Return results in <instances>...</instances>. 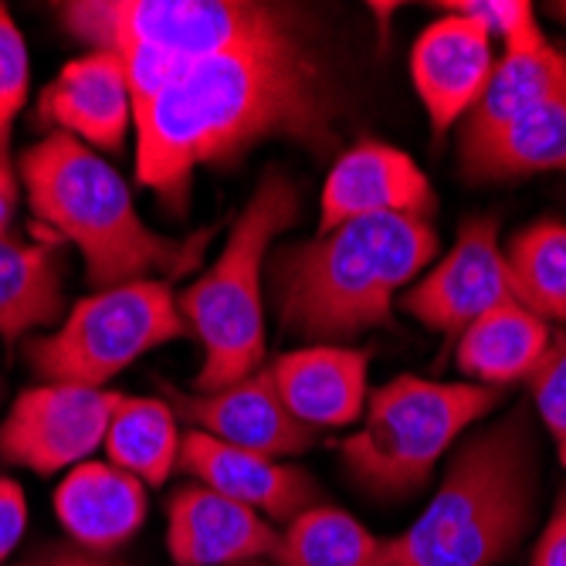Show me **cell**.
Wrapping results in <instances>:
<instances>
[{
    "instance_id": "cell-8",
    "label": "cell",
    "mask_w": 566,
    "mask_h": 566,
    "mask_svg": "<svg viewBox=\"0 0 566 566\" xmlns=\"http://www.w3.org/2000/svg\"><path fill=\"white\" fill-rule=\"evenodd\" d=\"M187 336L190 329L170 282L146 279L85 295L48 336L31 339L24 353L44 384L106 390L139 356Z\"/></svg>"
},
{
    "instance_id": "cell-10",
    "label": "cell",
    "mask_w": 566,
    "mask_h": 566,
    "mask_svg": "<svg viewBox=\"0 0 566 566\" xmlns=\"http://www.w3.org/2000/svg\"><path fill=\"white\" fill-rule=\"evenodd\" d=\"M509 298H516V285L499 244V224L492 218H472L441 262L400 295V308L434 333L461 336Z\"/></svg>"
},
{
    "instance_id": "cell-33",
    "label": "cell",
    "mask_w": 566,
    "mask_h": 566,
    "mask_svg": "<svg viewBox=\"0 0 566 566\" xmlns=\"http://www.w3.org/2000/svg\"><path fill=\"white\" fill-rule=\"evenodd\" d=\"M0 397H4V380H0Z\"/></svg>"
},
{
    "instance_id": "cell-30",
    "label": "cell",
    "mask_w": 566,
    "mask_h": 566,
    "mask_svg": "<svg viewBox=\"0 0 566 566\" xmlns=\"http://www.w3.org/2000/svg\"><path fill=\"white\" fill-rule=\"evenodd\" d=\"M530 566H566V492L556 505V512L549 516L536 549H533V563Z\"/></svg>"
},
{
    "instance_id": "cell-15",
    "label": "cell",
    "mask_w": 566,
    "mask_h": 566,
    "mask_svg": "<svg viewBox=\"0 0 566 566\" xmlns=\"http://www.w3.org/2000/svg\"><path fill=\"white\" fill-rule=\"evenodd\" d=\"M197 485H208L248 509H254L269 523H292L298 512L316 505L319 489L302 469L282 465L279 458L231 448L200 431L180 438V465Z\"/></svg>"
},
{
    "instance_id": "cell-2",
    "label": "cell",
    "mask_w": 566,
    "mask_h": 566,
    "mask_svg": "<svg viewBox=\"0 0 566 566\" xmlns=\"http://www.w3.org/2000/svg\"><path fill=\"white\" fill-rule=\"evenodd\" d=\"M434 254L438 231L410 214L349 221L285 244L269 265L279 323L292 336L333 346L387 326L397 295Z\"/></svg>"
},
{
    "instance_id": "cell-12",
    "label": "cell",
    "mask_w": 566,
    "mask_h": 566,
    "mask_svg": "<svg viewBox=\"0 0 566 566\" xmlns=\"http://www.w3.org/2000/svg\"><path fill=\"white\" fill-rule=\"evenodd\" d=\"M434 208V187L410 153L387 143H359L333 164L323 184L319 231L387 214L431 218Z\"/></svg>"
},
{
    "instance_id": "cell-5",
    "label": "cell",
    "mask_w": 566,
    "mask_h": 566,
    "mask_svg": "<svg viewBox=\"0 0 566 566\" xmlns=\"http://www.w3.org/2000/svg\"><path fill=\"white\" fill-rule=\"evenodd\" d=\"M298 211V187L269 170L211 269L177 295L187 329L203 346V364L193 377L197 394L224 390L265 367V265Z\"/></svg>"
},
{
    "instance_id": "cell-29",
    "label": "cell",
    "mask_w": 566,
    "mask_h": 566,
    "mask_svg": "<svg viewBox=\"0 0 566 566\" xmlns=\"http://www.w3.org/2000/svg\"><path fill=\"white\" fill-rule=\"evenodd\" d=\"M28 530V499L14 479H0V566L18 549Z\"/></svg>"
},
{
    "instance_id": "cell-31",
    "label": "cell",
    "mask_w": 566,
    "mask_h": 566,
    "mask_svg": "<svg viewBox=\"0 0 566 566\" xmlns=\"http://www.w3.org/2000/svg\"><path fill=\"white\" fill-rule=\"evenodd\" d=\"M44 566H116L113 559H106L102 553H88V549H59L55 556H48Z\"/></svg>"
},
{
    "instance_id": "cell-18",
    "label": "cell",
    "mask_w": 566,
    "mask_h": 566,
    "mask_svg": "<svg viewBox=\"0 0 566 566\" xmlns=\"http://www.w3.org/2000/svg\"><path fill=\"white\" fill-rule=\"evenodd\" d=\"M41 119L88 149L119 153L133 126V95L123 59L113 51H88L72 59L41 92Z\"/></svg>"
},
{
    "instance_id": "cell-3",
    "label": "cell",
    "mask_w": 566,
    "mask_h": 566,
    "mask_svg": "<svg viewBox=\"0 0 566 566\" xmlns=\"http://www.w3.org/2000/svg\"><path fill=\"white\" fill-rule=\"evenodd\" d=\"M18 174L34 218L82 254L95 292L146 279H184L200 265L214 238L211 228L190 238L153 231L139 218L126 180L95 149L65 133L28 146Z\"/></svg>"
},
{
    "instance_id": "cell-23",
    "label": "cell",
    "mask_w": 566,
    "mask_h": 566,
    "mask_svg": "<svg viewBox=\"0 0 566 566\" xmlns=\"http://www.w3.org/2000/svg\"><path fill=\"white\" fill-rule=\"evenodd\" d=\"M102 448L109 465L136 475L146 489H160L180 465L177 410L160 397L119 394Z\"/></svg>"
},
{
    "instance_id": "cell-9",
    "label": "cell",
    "mask_w": 566,
    "mask_h": 566,
    "mask_svg": "<svg viewBox=\"0 0 566 566\" xmlns=\"http://www.w3.org/2000/svg\"><path fill=\"white\" fill-rule=\"evenodd\" d=\"M116 390L41 384L24 390L0 421V461L34 475L69 472L102 448Z\"/></svg>"
},
{
    "instance_id": "cell-16",
    "label": "cell",
    "mask_w": 566,
    "mask_h": 566,
    "mask_svg": "<svg viewBox=\"0 0 566 566\" xmlns=\"http://www.w3.org/2000/svg\"><path fill=\"white\" fill-rule=\"evenodd\" d=\"M289 415L305 428H346L367 410L370 353L356 346L313 343L265 364Z\"/></svg>"
},
{
    "instance_id": "cell-22",
    "label": "cell",
    "mask_w": 566,
    "mask_h": 566,
    "mask_svg": "<svg viewBox=\"0 0 566 566\" xmlns=\"http://www.w3.org/2000/svg\"><path fill=\"white\" fill-rule=\"evenodd\" d=\"M472 180H526L566 174V88L539 109L509 123L482 146L458 153Z\"/></svg>"
},
{
    "instance_id": "cell-11",
    "label": "cell",
    "mask_w": 566,
    "mask_h": 566,
    "mask_svg": "<svg viewBox=\"0 0 566 566\" xmlns=\"http://www.w3.org/2000/svg\"><path fill=\"white\" fill-rule=\"evenodd\" d=\"M167 403L193 431L241 451L285 458L316 444V431L298 424L285 410L269 367L214 394H187L167 384Z\"/></svg>"
},
{
    "instance_id": "cell-17",
    "label": "cell",
    "mask_w": 566,
    "mask_h": 566,
    "mask_svg": "<svg viewBox=\"0 0 566 566\" xmlns=\"http://www.w3.org/2000/svg\"><path fill=\"white\" fill-rule=\"evenodd\" d=\"M566 88V51L549 44L539 21L526 24L509 41H502V55L475 102V109L461 119L458 153H469L492 139L509 123L539 109L543 102Z\"/></svg>"
},
{
    "instance_id": "cell-4",
    "label": "cell",
    "mask_w": 566,
    "mask_h": 566,
    "mask_svg": "<svg viewBox=\"0 0 566 566\" xmlns=\"http://www.w3.org/2000/svg\"><path fill=\"white\" fill-rule=\"evenodd\" d=\"M539 461L523 410L465 438L428 509L394 543V566H499L536 520Z\"/></svg>"
},
{
    "instance_id": "cell-24",
    "label": "cell",
    "mask_w": 566,
    "mask_h": 566,
    "mask_svg": "<svg viewBox=\"0 0 566 566\" xmlns=\"http://www.w3.org/2000/svg\"><path fill=\"white\" fill-rule=\"evenodd\" d=\"M275 566H394V543L336 505H308L279 533Z\"/></svg>"
},
{
    "instance_id": "cell-28",
    "label": "cell",
    "mask_w": 566,
    "mask_h": 566,
    "mask_svg": "<svg viewBox=\"0 0 566 566\" xmlns=\"http://www.w3.org/2000/svg\"><path fill=\"white\" fill-rule=\"evenodd\" d=\"M451 14H465L472 21H479L492 41H509L516 31H523L526 24L536 21V11L526 0H451V4H441Z\"/></svg>"
},
{
    "instance_id": "cell-19",
    "label": "cell",
    "mask_w": 566,
    "mask_h": 566,
    "mask_svg": "<svg viewBox=\"0 0 566 566\" xmlns=\"http://www.w3.org/2000/svg\"><path fill=\"white\" fill-rule=\"evenodd\" d=\"M55 516L78 549L113 553L126 546L146 523L149 489L109 465V461H82L69 469L55 489Z\"/></svg>"
},
{
    "instance_id": "cell-34",
    "label": "cell",
    "mask_w": 566,
    "mask_h": 566,
    "mask_svg": "<svg viewBox=\"0 0 566 566\" xmlns=\"http://www.w3.org/2000/svg\"><path fill=\"white\" fill-rule=\"evenodd\" d=\"M0 193H4V190H0ZM8 197H14V193H8Z\"/></svg>"
},
{
    "instance_id": "cell-25",
    "label": "cell",
    "mask_w": 566,
    "mask_h": 566,
    "mask_svg": "<svg viewBox=\"0 0 566 566\" xmlns=\"http://www.w3.org/2000/svg\"><path fill=\"white\" fill-rule=\"evenodd\" d=\"M502 251L516 298L539 319L566 326V224L553 218L533 221Z\"/></svg>"
},
{
    "instance_id": "cell-7",
    "label": "cell",
    "mask_w": 566,
    "mask_h": 566,
    "mask_svg": "<svg viewBox=\"0 0 566 566\" xmlns=\"http://www.w3.org/2000/svg\"><path fill=\"white\" fill-rule=\"evenodd\" d=\"M59 21L92 51H143L174 65L295 38L285 8L254 0H72Z\"/></svg>"
},
{
    "instance_id": "cell-27",
    "label": "cell",
    "mask_w": 566,
    "mask_h": 566,
    "mask_svg": "<svg viewBox=\"0 0 566 566\" xmlns=\"http://www.w3.org/2000/svg\"><path fill=\"white\" fill-rule=\"evenodd\" d=\"M530 394L543 418V428L556 444L559 465L566 469V336H553L549 353L530 380Z\"/></svg>"
},
{
    "instance_id": "cell-6",
    "label": "cell",
    "mask_w": 566,
    "mask_h": 566,
    "mask_svg": "<svg viewBox=\"0 0 566 566\" xmlns=\"http://www.w3.org/2000/svg\"><path fill=\"white\" fill-rule=\"evenodd\" d=\"M502 400L479 384H438L415 374L370 390L359 431L343 441L349 479L377 499H403L428 485L438 461Z\"/></svg>"
},
{
    "instance_id": "cell-26",
    "label": "cell",
    "mask_w": 566,
    "mask_h": 566,
    "mask_svg": "<svg viewBox=\"0 0 566 566\" xmlns=\"http://www.w3.org/2000/svg\"><path fill=\"white\" fill-rule=\"evenodd\" d=\"M31 59L21 28L11 11L0 4V190L18 197V167H14V123L28 102Z\"/></svg>"
},
{
    "instance_id": "cell-14",
    "label": "cell",
    "mask_w": 566,
    "mask_h": 566,
    "mask_svg": "<svg viewBox=\"0 0 566 566\" xmlns=\"http://www.w3.org/2000/svg\"><path fill=\"white\" fill-rule=\"evenodd\" d=\"M279 530L254 509L208 489L184 485L167 505V549L177 566H251L272 559Z\"/></svg>"
},
{
    "instance_id": "cell-1",
    "label": "cell",
    "mask_w": 566,
    "mask_h": 566,
    "mask_svg": "<svg viewBox=\"0 0 566 566\" xmlns=\"http://www.w3.org/2000/svg\"><path fill=\"white\" fill-rule=\"evenodd\" d=\"M133 126L139 184L180 211L200 167L234 160L262 139L333 146L336 92L295 34L187 65L136 102Z\"/></svg>"
},
{
    "instance_id": "cell-35",
    "label": "cell",
    "mask_w": 566,
    "mask_h": 566,
    "mask_svg": "<svg viewBox=\"0 0 566 566\" xmlns=\"http://www.w3.org/2000/svg\"><path fill=\"white\" fill-rule=\"evenodd\" d=\"M251 566H259V563H251Z\"/></svg>"
},
{
    "instance_id": "cell-21",
    "label": "cell",
    "mask_w": 566,
    "mask_h": 566,
    "mask_svg": "<svg viewBox=\"0 0 566 566\" xmlns=\"http://www.w3.org/2000/svg\"><path fill=\"white\" fill-rule=\"evenodd\" d=\"M65 319L62 254L51 244L0 238V336L18 343Z\"/></svg>"
},
{
    "instance_id": "cell-13",
    "label": "cell",
    "mask_w": 566,
    "mask_h": 566,
    "mask_svg": "<svg viewBox=\"0 0 566 566\" xmlns=\"http://www.w3.org/2000/svg\"><path fill=\"white\" fill-rule=\"evenodd\" d=\"M492 69L495 41L479 21L444 14L421 31L410 51V78L438 136L475 109Z\"/></svg>"
},
{
    "instance_id": "cell-32",
    "label": "cell",
    "mask_w": 566,
    "mask_h": 566,
    "mask_svg": "<svg viewBox=\"0 0 566 566\" xmlns=\"http://www.w3.org/2000/svg\"><path fill=\"white\" fill-rule=\"evenodd\" d=\"M553 14L566 24V4H553Z\"/></svg>"
},
{
    "instance_id": "cell-20",
    "label": "cell",
    "mask_w": 566,
    "mask_h": 566,
    "mask_svg": "<svg viewBox=\"0 0 566 566\" xmlns=\"http://www.w3.org/2000/svg\"><path fill=\"white\" fill-rule=\"evenodd\" d=\"M553 326L516 298L479 316L458 336V370L479 387L502 390L509 384L533 380L543 356L553 346Z\"/></svg>"
}]
</instances>
